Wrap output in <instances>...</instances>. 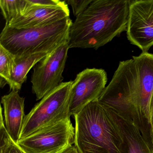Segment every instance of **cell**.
<instances>
[{
  "instance_id": "6da1fadb",
  "label": "cell",
  "mask_w": 153,
  "mask_h": 153,
  "mask_svg": "<svg viewBox=\"0 0 153 153\" xmlns=\"http://www.w3.org/2000/svg\"><path fill=\"white\" fill-rule=\"evenodd\" d=\"M131 1L94 0L69 31L71 48L97 50L126 31Z\"/></svg>"
},
{
  "instance_id": "5bb4252c",
  "label": "cell",
  "mask_w": 153,
  "mask_h": 153,
  "mask_svg": "<svg viewBox=\"0 0 153 153\" xmlns=\"http://www.w3.org/2000/svg\"><path fill=\"white\" fill-rule=\"evenodd\" d=\"M31 5L29 0H1L0 7L6 24L24 15Z\"/></svg>"
},
{
  "instance_id": "277c9868",
  "label": "cell",
  "mask_w": 153,
  "mask_h": 153,
  "mask_svg": "<svg viewBox=\"0 0 153 153\" xmlns=\"http://www.w3.org/2000/svg\"><path fill=\"white\" fill-rule=\"evenodd\" d=\"M73 81L62 82L44 97L25 116L19 140L41 129L70 118L69 100Z\"/></svg>"
},
{
  "instance_id": "52a82bcc",
  "label": "cell",
  "mask_w": 153,
  "mask_h": 153,
  "mask_svg": "<svg viewBox=\"0 0 153 153\" xmlns=\"http://www.w3.org/2000/svg\"><path fill=\"white\" fill-rule=\"evenodd\" d=\"M107 81V74L102 69L87 68L78 73L72 83L70 116L76 115L88 104L98 100Z\"/></svg>"
},
{
  "instance_id": "30bf717a",
  "label": "cell",
  "mask_w": 153,
  "mask_h": 153,
  "mask_svg": "<svg viewBox=\"0 0 153 153\" xmlns=\"http://www.w3.org/2000/svg\"><path fill=\"white\" fill-rule=\"evenodd\" d=\"M132 58L137 76L139 106L149 119V109L153 91V54L142 52Z\"/></svg>"
},
{
  "instance_id": "7a4b0ae2",
  "label": "cell",
  "mask_w": 153,
  "mask_h": 153,
  "mask_svg": "<svg viewBox=\"0 0 153 153\" xmlns=\"http://www.w3.org/2000/svg\"><path fill=\"white\" fill-rule=\"evenodd\" d=\"M74 146L79 153H125L121 131L111 113L98 100L74 116Z\"/></svg>"
},
{
  "instance_id": "8992f818",
  "label": "cell",
  "mask_w": 153,
  "mask_h": 153,
  "mask_svg": "<svg viewBox=\"0 0 153 153\" xmlns=\"http://www.w3.org/2000/svg\"><path fill=\"white\" fill-rule=\"evenodd\" d=\"M69 49L68 40L55 48L34 67L31 82L32 91L37 101L62 83V73Z\"/></svg>"
},
{
  "instance_id": "d6986e66",
  "label": "cell",
  "mask_w": 153,
  "mask_h": 153,
  "mask_svg": "<svg viewBox=\"0 0 153 153\" xmlns=\"http://www.w3.org/2000/svg\"><path fill=\"white\" fill-rule=\"evenodd\" d=\"M149 120L151 123V121L153 120V91L150 98L149 102Z\"/></svg>"
},
{
  "instance_id": "7c38bea8",
  "label": "cell",
  "mask_w": 153,
  "mask_h": 153,
  "mask_svg": "<svg viewBox=\"0 0 153 153\" xmlns=\"http://www.w3.org/2000/svg\"><path fill=\"white\" fill-rule=\"evenodd\" d=\"M108 109L121 131L125 143V153H153L140 131L133 122L124 119L112 110Z\"/></svg>"
},
{
  "instance_id": "ffe728a7",
  "label": "cell",
  "mask_w": 153,
  "mask_h": 153,
  "mask_svg": "<svg viewBox=\"0 0 153 153\" xmlns=\"http://www.w3.org/2000/svg\"><path fill=\"white\" fill-rule=\"evenodd\" d=\"M63 153H79L75 146H72L66 149Z\"/></svg>"
},
{
  "instance_id": "4fadbf2b",
  "label": "cell",
  "mask_w": 153,
  "mask_h": 153,
  "mask_svg": "<svg viewBox=\"0 0 153 153\" xmlns=\"http://www.w3.org/2000/svg\"><path fill=\"white\" fill-rule=\"evenodd\" d=\"M51 52L39 53L24 58H17L15 57L16 63L9 84L10 90L19 91L22 85L26 80L27 74L30 70Z\"/></svg>"
},
{
  "instance_id": "5b68a950",
  "label": "cell",
  "mask_w": 153,
  "mask_h": 153,
  "mask_svg": "<svg viewBox=\"0 0 153 153\" xmlns=\"http://www.w3.org/2000/svg\"><path fill=\"white\" fill-rule=\"evenodd\" d=\"M75 128L68 118L41 129L17 143L25 153H63L75 143Z\"/></svg>"
},
{
  "instance_id": "9a60e30c",
  "label": "cell",
  "mask_w": 153,
  "mask_h": 153,
  "mask_svg": "<svg viewBox=\"0 0 153 153\" xmlns=\"http://www.w3.org/2000/svg\"><path fill=\"white\" fill-rule=\"evenodd\" d=\"M16 57L0 45V86L3 88L10 82Z\"/></svg>"
},
{
  "instance_id": "e0dca14e",
  "label": "cell",
  "mask_w": 153,
  "mask_h": 153,
  "mask_svg": "<svg viewBox=\"0 0 153 153\" xmlns=\"http://www.w3.org/2000/svg\"><path fill=\"white\" fill-rule=\"evenodd\" d=\"M93 1L94 0H68L66 2L71 6L74 16L76 17L87 9Z\"/></svg>"
},
{
  "instance_id": "44dd1931",
  "label": "cell",
  "mask_w": 153,
  "mask_h": 153,
  "mask_svg": "<svg viewBox=\"0 0 153 153\" xmlns=\"http://www.w3.org/2000/svg\"><path fill=\"white\" fill-rule=\"evenodd\" d=\"M151 125H152V139H153V120L151 121Z\"/></svg>"
},
{
  "instance_id": "9c48e42d",
  "label": "cell",
  "mask_w": 153,
  "mask_h": 153,
  "mask_svg": "<svg viewBox=\"0 0 153 153\" xmlns=\"http://www.w3.org/2000/svg\"><path fill=\"white\" fill-rule=\"evenodd\" d=\"M31 5L24 15L6 25L18 29L32 28L51 25L70 17L68 4L56 7Z\"/></svg>"
},
{
  "instance_id": "ac0fdd59",
  "label": "cell",
  "mask_w": 153,
  "mask_h": 153,
  "mask_svg": "<svg viewBox=\"0 0 153 153\" xmlns=\"http://www.w3.org/2000/svg\"><path fill=\"white\" fill-rule=\"evenodd\" d=\"M29 1L32 5L42 7H60L67 4L66 1L59 0H29Z\"/></svg>"
},
{
  "instance_id": "8fae6325",
  "label": "cell",
  "mask_w": 153,
  "mask_h": 153,
  "mask_svg": "<svg viewBox=\"0 0 153 153\" xmlns=\"http://www.w3.org/2000/svg\"><path fill=\"white\" fill-rule=\"evenodd\" d=\"M25 98L20 96L19 91L14 90L1 97L5 127L10 137L16 143L19 140L25 116Z\"/></svg>"
},
{
  "instance_id": "2e32d148",
  "label": "cell",
  "mask_w": 153,
  "mask_h": 153,
  "mask_svg": "<svg viewBox=\"0 0 153 153\" xmlns=\"http://www.w3.org/2000/svg\"><path fill=\"white\" fill-rule=\"evenodd\" d=\"M1 109L0 153H25L13 141L7 131L4 123L2 107Z\"/></svg>"
},
{
  "instance_id": "3957f363",
  "label": "cell",
  "mask_w": 153,
  "mask_h": 153,
  "mask_svg": "<svg viewBox=\"0 0 153 153\" xmlns=\"http://www.w3.org/2000/svg\"><path fill=\"white\" fill-rule=\"evenodd\" d=\"M72 23L69 17L51 25L32 28L18 29L6 25L0 35V45L17 58L51 52L69 40Z\"/></svg>"
},
{
  "instance_id": "ba28073f",
  "label": "cell",
  "mask_w": 153,
  "mask_h": 153,
  "mask_svg": "<svg viewBox=\"0 0 153 153\" xmlns=\"http://www.w3.org/2000/svg\"><path fill=\"white\" fill-rule=\"evenodd\" d=\"M126 32L131 44L147 52L153 45V0L131 1Z\"/></svg>"
}]
</instances>
